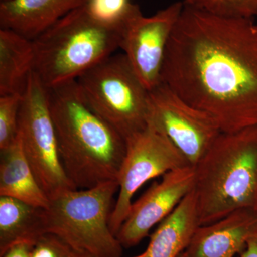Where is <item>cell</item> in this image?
<instances>
[{
    "instance_id": "obj_1",
    "label": "cell",
    "mask_w": 257,
    "mask_h": 257,
    "mask_svg": "<svg viewBox=\"0 0 257 257\" xmlns=\"http://www.w3.org/2000/svg\"><path fill=\"white\" fill-rule=\"evenodd\" d=\"M161 83L212 116L222 133L257 126V23L184 5Z\"/></svg>"
},
{
    "instance_id": "obj_2",
    "label": "cell",
    "mask_w": 257,
    "mask_h": 257,
    "mask_svg": "<svg viewBox=\"0 0 257 257\" xmlns=\"http://www.w3.org/2000/svg\"><path fill=\"white\" fill-rule=\"evenodd\" d=\"M47 89L61 161L71 183L83 189L117 181L126 140L91 109L77 80Z\"/></svg>"
},
{
    "instance_id": "obj_3",
    "label": "cell",
    "mask_w": 257,
    "mask_h": 257,
    "mask_svg": "<svg viewBox=\"0 0 257 257\" xmlns=\"http://www.w3.org/2000/svg\"><path fill=\"white\" fill-rule=\"evenodd\" d=\"M199 224L254 209L257 196V126L221 133L194 166Z\"/></svg>"
},
{
    "instance_id": "obj_4",
    "label": "cell",
    "mask_w": 257,
    "mask_h": 257,
    "mask_svg": "<svg viewBox=\"0 0 257 257\" xmlns=\"http://www.w3.org/2000/svg\"><path fill=\"white\" fill-rule=\"evenodd\" d=\"M34 72L47 89L77 79L120 49L121 34L103 26L84 5L32 40Z\"/></svg>"
},
{
    "instance_id": "obj_5",
    "label": "cell",
    "mask_w": 257,
    "mask_h": 257,
    "mask_svg": "<svg viewBox=\"0 0 257 257\" xmlns=\"http://www.w3.org/2000/svg\"><path fill=\"white\" fill-rule=\"evenodd\" d=\"M117 181L89 189H69L50 199L44 209V231L93 257H121L123 252L109 226Z\"/></svg>"
},
{
    "instance_id": "obj_6",
    "label": "cell",
    "mask_w": 257,
    "mask_h": 257,
    "mask_svg": "<svg viewBox=\"0 0 257 257\" xmlns=\"http://www.w3.org/2000/svg\"><path fill=\"white\" fill-rule=\"evenodd\" d=\"M77 82L91 109L125 140L148 126L150 91L124 53H114L104 59Z\"/></svg>"
},
{
    "instance_id": "obj_7",
    "label": "cell",
    "mask_w": 257,
    "mask_h": 257,
    "mask_svg": "<svg viewBox=\"0 0 257 257\" xmlns=\"http://www.w3.org/2000/svg\"><path fill=\"white\" fill-rule=\"evenodd\" d=\"M24 155L49 199L76 189L66 175L47 101V89L35 72L30 74L19 115Z\"/></svg>"
},
{
    "instance_id": "obj_8",
    "label": "cell",
    "mask_w": 257,
    "mask_h": 257,
    "mask_svg": "<svg viewBox=\"0 0 257 257\" xmlns=\"http://www.w3.org/2000/svg\"><path fill=\"white\" fill-rule=\"evenodd\" d=\"M126 153L117 178V200L109 221L111 231L116 236L130 213L134 195L144 184L171 171L190 165L152 121L143 131L126 140Z\"/></svg>"
},
{
    "instance_id": "obj_9",
    "label": "cell",
    "mask_w": 257,
    "mask_h": 257,
    "mask_svg": "<svg viewBox=\"0 0 257 257\" xmlns=\"http://www.w3.org/2000/svg\"><path fill=\"white\" fill-rule=\"evenodd\" d=\"M194 167L221 132L216 120L163 83L150 91V119Z\"/></svg>"
},
{
    "instance_id": "obj_10",
    "label": "cell",
    "mask_w": 257,
    "mask_h": 257,
    "mask_svg": "<svg viewBox=\"0 0 257 257\" xmlns=\"http://www.w3.org/2000/svg\"><path fill=\"white\" fill-rule=\"evenodd\" d=\"M184 6L183 2H175L149 17L140 12L121 34L120 49L150 91L161 83L166 51Z\"/></svg>"
},
{
    "instance_id": "obj_11",
    "label": "cell",
    "mask_w": 257,
    "mask_h": 257,
    "mask_svg": "<svg viewBox=\"0 0 257 257\" xmlns=\"http://www.w3.org/2000/svg\"><path fill=\"white\" fill-rule=\"evenodd\" d=\"M194 167L189 165L167 172L133 202L124 223L116 234L123 248H130L143 241L154 226L170 215L192 192Z\"/></svg>"
},
{
    "instance_id": "obj_12",
    "label": "cell",
    "mask_w": 257,
    "mask_h": 257,
    "mask_svg": "<svg viewBox=\"0 0 257 257\" xmlns=\"http://www.w3.org/2000/svg\"><path fill=\"white\" fill-rule=\"evenodd\" d=\"M257 233L253 209L234 211L211 224L201 225L182 253L183 257H234Z\"/></svg>"
},
{
    "instance_id": "obj_13",
    "label": "cell",
    "mask_w": 257,
    "mask_h": 257,
    "mask_svg": "<svg viewBox=\"0 0 257 257\" xmlns=\"http://www.w3.org/2000/svg\"><path fill=\"white\" fill-rule=\"evenodd\" d=\"M87 0H8L0 3V26L34 40Z\"/></svg>"
},
{
    "instance_id": "obj_14",
    "label": "cell",
    "mask_w": 257,
    "mask_h": 257,
    "mask_svg": "<svg viewBox=\"0 0 257 257\" xmlns=\"http://www.w3.org/2000/svg\"><path fill=\"white\" fill-rule=\"evenodd\" d=\"M200 226L194 189L159 224L147 248L149 257H178Z\"/></svg>"
},
{
    "instance_id": "obj_15",
    "label": "cell",
    "mask_w": 257,
    "mask_h": 257,
    "mask_svg": "<svg viewBox=\"0 0 257 257\" xmlns=\"http://www.w3.org/2000/svg\"><path fill=\"white\" fill-rule=\"evenodd\" d=\"M0 196L43 209H47L50 203L24 155L20 136L14 145L1 151Z\"/></svg>"
},
{
    "instance_id": "obj_16",
    "label": "cell",
    "mask_w": 257,
    "mask_h": 257,
    "mask_svg": "<svg viewBox=\"0 0 257 257\" xmlns=\"http://www.w3.org/2000/svg\"><path fill=\"white\" fill-rule=\"evenodd\" d=\"M33 41L9 29H0V96L23 95L35 68Z\"/></svg>"
},
{
    "instance_id": "obj_17",
    "label": "cell",
    "mask_w": 257,
    "mask_h": 257,
    "mask_svg": "<svg viewBox=\"0 0 257 257\" xmlns=\"http://www.w3.org/2000/svg\"><path fill=\"white\" fill-rule=\"evenodd\" d=\"M44 209L0 196V256L15 243H35L44 231Z\"/></svg>"
},
{
    "instance_id": "obj_18",
    "label": "cell",
    "mask_w": 257,
    "mask_h": 257,
    "mask_svg": "<svg viewBox=\"0 0 257 257\" xmlns=\"http://www.w3.org/2000/svg\"><path fill=\"white\" fill-rule=\"evenodd\" d=\"M84 7L96 23L121 34L130 20L141 12L131 0H87Z\"/></svg>"
},
{
    "instance_id": "obj_19",
    "label": "cell",
    "mask_w": 257,
    "mask_h": 257,
    "mask_svg": "<svg viewBox=\"0 0 257 257\" xmlns=\"http://www.w3.org/2000/svg\"><path fill=\"white\" fill-rule=\"evenodd\" d=\"M184 4L228 18H257V0H182Z\"/></svg>"
},
{
    "instance_id": "obj_20",
    "label": "cell",
    "mask_w": 257,
    "mask_h": 257,
    "mask_svg": "<svg viewBox=\"0 0 257 257\" xmlns=\"http://www.w3.org/2000/svg\"><path fill=\"white\" fill-rule=\"evenodd\" d=\"M23 95L0 96V151L14 145L19 136V115Z\"/></svg>"
},
{
    "instance_id": "obj_21",
    "label": "cell",
    "mask_w": 257,
    "mask_h": 257,
    "mask_svg": "<svg viewBox=\"0 0 257 257\" xmlns=\"http://www.w3.org/2000/svg\"><path fill=\"white\" fill-rule=\"evenodd\" d=\"M79 252L57 235L45 233L34 243L30 257H82Z\"/></svg>"
},
{
    "instance_id": "obj_22",
    "label": "cell",
    "mask_w": 257,
    "mask_h": 257,
    "mask_svg": "<svg viewBox=\"0 0 257 257\" xmlns=\"http://www.w3.org/2000/svg\"><path fill=\"white\" fill-rule=\"evenodd\" d=\"M33 242L28 241H20L10 246L1 257H30Z\"/></svg>"
},
{
    "instance_id": "obj_23",
    "label": "cell",
    "mask_w": 257,
    "mask_h": 257,
    "mask_svg": "<svg viewBox=\"0 0 257 257\" xmlns=\"http://www.w3.org/2000/svg\"><path fill=\"white\" fill-rule=\"evenodd\" d=\"M239 257H257V233L248 239L246 247Z\"/></svg>"
},
{
    "instance_id": "obj_24",
    "label": "cell",
    "mask_w": 257,
    "mask_h": 257,
    "mask_svg": "<svg viewBox=\"0 0 257 257\" xmlns=\"http://www.w3.org/2000/svg\"><path fill=\"white\" fill-rule=\"evenodd\" d=\"M133 257H149V253L147 249L145 250L144 252L140 253V254L138 255V256H135Z\"/></svg>"
},
{
    "instance_id": "obj_25",
    "label": "cell",
    "mask_w": 257,
    "mask_h": 257,
    "mask_svg": "<svg viewBox=\"0 0 257 257\" xmlns=\"http://www.w3.org/2000/svg\"><path fill=\"white\" fill-rule=\"evenodd\" d=\"M253 210L255 211V212H256V214H257V196H256V204H255V207H254V209H253Z\"/></svg>"
},
{
    "instance_id": "obj_26",
    "label": "cell",
    "mask_w": 257,
    "mask_h": 257,
    "mask_svg": "<svg viewBox=\"0 0 257 257\" xmlns=\"http://www.w3.org/2000/svg\"><path fill=\"white\" fill-rule=\"evenodd\" d=\"M82 257H93L92 256H90V255L88 254H84Z\"/></svg>"
},
{
    "instance_id": "obj_27",
    "label": "cell",
    "mask_w": 257,
    "mask_h": 257,
    "mask_svg": "<svg viewBox=\"0 0 257 257\" xmlns=\"http://www.w3.org/2000/svg\"><path fill=\"white\" fill-rule=\"evenodd\" d=\"M8 1V0H1V2Z\"/></svg>"
},
{
    "instance_id": "obj_28",
    "label": "cell",
    "mask_w": 257,
    "mask_h": 257,
    "mask_svg": "<svg viewBox=\"0 0 257 257\" xmlns=\"http://www.w3.org/2000/svg\"><path fill=\"white\" fill-rule=\"evenodd\" d=\"M178 257H183V255H182V254H181L180 256H179Z\"/></svg>"
}]
</instances>
